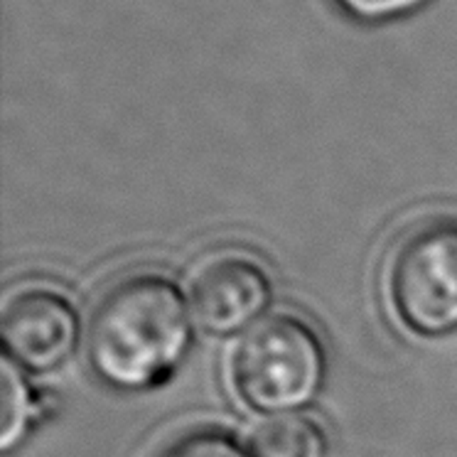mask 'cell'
<instances>
[{"instance_id": "obj_1", "label": "cell", "mask_w": 457, "mask_h": 457, "mask_svg": "<svg viewBox=\"0 0 457 457\" xmlns=\"http://www.w3.org/2000/svg\"><path fill=\"white\" fill-rule=\"evenodd\" d=\"M192 310L165 276L138 273L109 288L91 312L87 359L106 386L138 394L168 381L192 347Z\"/></svg>"}, {"instance_id": "obj_2", "label": "cell", "mask_w": 457, "mask_h": 457, "mask_svg": "<svg viewBox=\"0 0 457 457\" xmlns=\"http://www.w3.org/2000/svg\"><path fill=\"white\" fill-rule=\"evenodd\" d=\"M328 377L318 332L293 315H273L244 332L231 357L239 398L266 416H290L315 403Z\"/></svg>"}, {"instance_id": "obj_3", "label": "cell", "mask_w": 457, "mask_h": 457, "mask_svg": "<svg viewBox=\"0 0 457 457\" xmlns=\"http://www.w3.org/2000/svg\"><path fill=\"white\" fill-rule=\"evenodd\" d=\"M388 295L398 320L420 337L457 332V221L413 228L394 253Z\"/></svg>"}, {"instance_id": "obj_4", "label": "cell", "mask_w": 457, "mask_h": 457, "mask_svg": "<svg viewBox=\"0 0 457 457\" xmlns=\"http://www.w3.org/2000/svg\"><path fill=\"white\" fill-rule=\"evenodd\" d=\"M5 357L21 369L50 374L67 364L79 345V315L67 295L47 286H28L3 305Z\"/></svg>"}, {"instance_id": "obj_5", "label": "cell", "mask_w": 457, "mask_h": 457, "mask_svg": "<svg viewBox=\"0 0 457 457\" xmlns=\"http://www.w3.org/2000/svg\"><path fill=\"white\" fill-rule=\"evenodd\" d=\"M273 300L266 269L249 256L227 253L207 261L189 283V310L199 328L231 337L256 328Z\"/></svg>"}, {"instance_id": "obj_6", "label": "cell", "mask_w": 457, "mask_h": 457, "mask_svg": "<svg viewBox=\"0 0 457 457\" xmlns=\"http://www.w3.org/2000/svg\"><path fill=\"white\" fill-rule=\"evenodd\" d=\"M251 457H328V437L308 416H273L253 430Z\"/></svg>"}, {"instance_id": "obj_7", "label": "cell", "mask_w": 457, "mask_h": 457, "mask_svg": "<svg viewBox=\"0 0 457 457\" xmlns=\"http://www.w3.org/2000/svg\"><path fill=\"white\" fill-rule=\"evenodd\" d=\"M0 401H3V416H0V450L12 453L15 447L25 443L30 436L32 423L37 418V403L32 396L28 381L22 377L18 364L11 359H3L0 369Z\"/></svg>"}, {"instance_id": "obj_8", "label": "cell", "mask_w": 457, "mask_h": 457, "mask_svg": "<svg viewBox=\"0 0 457 457\" xmlns=\"http://www.w3.org/2000/svg\"><path fill=\"white\" fill-rule=\"evenodd\" d=\"M158 457H251V453H246L227 433L195 430V433L172 440Z\"/></svg>"}, {"instance_id": "obj_9", "label": "cell", "mask_w": 457, "mask_h": 457, "mask_svg": "<svg viewBox=\"0 0 457 457\" xmlns=\"http://www.w3.org/2000/svg\"><path fill=\"white\" fill-rule=\"evenodd\" d=\"M339 5L359 21H391L418 11L428 0H337Z\"/></svg>"}]
</instances>
